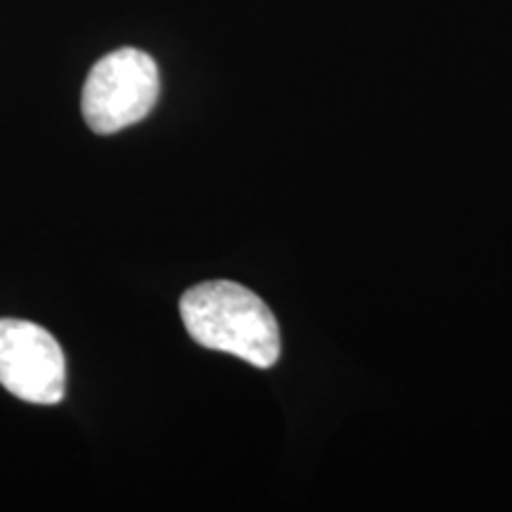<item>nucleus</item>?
<instances>
[{"mask_svg":"<svg viewBox=\"0 0 512 512\" xmlns=\"http://www.w3.org/2000/svg\"><path fill=\"white\" fill-rule=\"evenodd\" d=\"M188 335L202 347L233 354L256 368L280 358V328L259 294L230 280H209L181 297Z\"/></svg>","mask_w":512,"mask_h":512,"instance_id":"f257e3e1","label":"nucleus"},{"mask_svg":"<svg viewBox=\"0 0 512 512\" xmlns=\"http://www.w3.org/2000/svg\"><path fill=\"white\" fill-rule=\"evenodd\" d=\"M159 98V69L138 48H119L93 64L83 83L81 112L100 136L143 121Z\"/></svg>","mask_w":512,"mask_h":512,"instance_id":"f03ea898","label":"nucleus"},{"mask_svg":"<svg viewBox=\"0 0 512 512\" xmlns=\"http://www.w3.org/2000/svg\"><path fill=\"white\" fill-rule=\"evenodd\" d=\"M0 384L27 403H60L67 363L57 339L29 320L0 318Z\"/></svg>","mask_w":512,"mask_h":512,"instance_id":"7ed1b4c3","label":"nucleus"}]
</instances>
